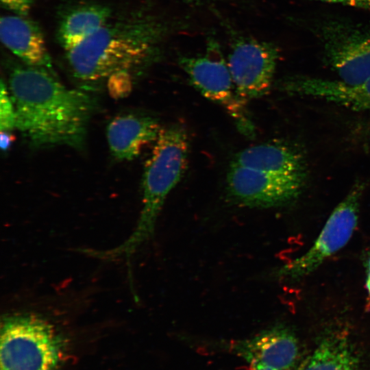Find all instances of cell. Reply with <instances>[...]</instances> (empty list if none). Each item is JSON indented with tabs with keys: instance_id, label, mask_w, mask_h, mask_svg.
Here are the masks:
<instances>
[{
	"instance_id": "cell-1",
	"label": "cell",
	"mask_w": 370,
	"mask_h": 370,
	"mask_svg": "<svg viewBox=\"0 0 370 370\" xmlns=\"http://www.w3.org/2000/svg\"><path fill=\"white\" fill-rule=\"evenodd\" d=\"M47 70L26 65L11 71L8 90L16 128L35 148H81L96 103L88 94L65 86Z\"/></svg>"
},
{
	"instance_id": "cell-2",
	"label": "cell",
	"mask_w": 370,
	"mask_h": 370,
	"mask_svg": "<svg viewBox=\"0 0 370 370\" xmlns=\"http://www.w3.org/2000/svg\"><path fill=\"white\" fill-rule=\"evenodd\" d=\"M162 27L153 18L139 14L111 19L91 36L66 51L74 75L96 82L130 71L152 55Z\"/></svg>"
},
{
	"instance_id": "cell-3",
	"label": "cell",
	"mask_w": 370,
	"mask_h": 370,
	"mask_svg": "<svg viewBox=\"0 0 370 370\" xmlns=\"http://www.w3.org/2000/svg\"><path fill=\"white\" fill-rule=\"evenodd\" d=\"M188 148V135L183 125L174 123L161 128L145 165L143 206L136 225L130 236L119 246L97 251V258H129L153 236L165 199L186 170Z\"/></svg>"
},
{
	"instance_id": "cell-4",
	"label": "cell",
	"mask_w": 370,
	"mask_h": 370,
	"mask_svg": "<svg viewBox=\"0 0 370 370\" xmlns=\"http://www.w3.org/2000/svg\"><path fill=\"white\" fill-rule=\"evenodd\" d=\"M60 340L52 326L36 316L5 317L1 331V370H53Z\"/></svg>"
},
{
	"instance_id": "cell-5",
	"label": "cell",
	"mask_w": 370,
	"mask_h": 370,
	"mask_svg": "<svg viewBox=\"0 0 370 370\" xmlns=\"http://www.w3.org/2000/svg\"><path fill=\"white\" fill-rule=\"evenodd\" d=\"M313 29L324 60L341 81L358 84L370 78V27L326 18L317 21Z\"/></svg>"
},
{
	"instance_id": "cell-6",
	"label": "cell",
	"mask_w": 370,
	"mask_h": 370,
	"mask_svg": "<svg viewBox=\"0 0 370 370\" xmlns=\"http://www.w3.org/2000/svg\"><path fill=\"white\" fill-rule=\"evenodd\" d=\"M365 187L362 182L355 183L333 210L312 246L279 269L278 275L280 278L299 280L314 271L346 245L358 224L360 203Z\"/></svg>"
},
{
	"instance_id": "cell-7",
	"label": "cell",
	"mask_w": 370,
	"mask_h": 370,
	"mask_svg": "<svg viewBox=\"0 0 370 370\" xmlns=\"http://www.w3.org/2000/svg\"><path fill=\"white\" fill-rule=\"evenodd\" d=\"M180 65L192 84L206 97L221 106L240 131L251 136L254 126L238 95L227 62L218 44L210 42L203 56L182 57Z\"/></svg>"
},
{
	"instance_id": "cell-8",
	"label": "cell",
	"mask_w": 370,
	"mask_h": 370,
	"mask_svg": "<svg viewBox=\"0 0 370 370\" xmlns=\"http://www.w3.org/2000/svg\"><path fill=\"white\" fill-rule=\"evenodd\" d=\"M306 180L230 164L227 189L230 197L241 206L269 208L286 205L297 198Z\"/></svg>"
},
{
	"instance_id": "cell-9",
	"label": "cell",
	"mask_w": 370,
	"mask_h": 370,
	"mask_svg": "<svg viewBox=\"0 0 370 370\" xmlns=\"http://www.w3.org/2000/svg\"><path fill=\"white\" fill-rule=\"evenodd\" d=\"M278 58L273 44L243 38L233 45L227 63L237 92L245 102L267 94Z\"/></svg>"
},
{
	"instance_id": "cell-10",
	"label": "cell",
	"mask_w": 370,
	"mask_h": 370,
	"mask_svg": "<svg viewBox=\"0 0 370 370\" xmlns=\"http://www.w3.org/2000/svg\"><path fill=\"white\" fill-rule=\"evenodd\" d=\"M232 349L251 364L262 363L280 370L290 369L295 365L298 354L295 336L291 330L281 325L237 341Z\"/></svg>"
},
{
	"instance_id": "cell-11",
	"label": "cell",
	"mask_w": 370,
	"mask_h": 370,
	"mask_svg": "<svg viewBox=\"0 0 370 370\" xmlns=\"http://www.w3.org/2000/svg\"><path fill=\"white\" fill-rule=\"evenodd\" d=\"M281 88L292 95L322 99L355 111L370 110V78L350 84L341 79L296 75L285 79Z\"/></svg>"
},
{
	"instance_id": "cell-12",
	"label": "cell",
	"mask_w": 370,
	"mask_h": 370,
	"mask_svg": "<svg viewBox=\"0 0 370 370\" xmlns=\"http://www.w3.org/2000/svg\"><path fill=\"white\" fill-rule=\"evenodd\" d=\"M0 37L2 43L26 65L47 69L51 67L42 32L38 23L27 16H1Z\"/></svg>"
},
{
	"instance_id": "cell-13",
	"label": "cell",
	"mask_w": 370,
	"mask_h": 370,
	"mask_svg": "<svg viewBox=\"0 0 370 370\" xmlns=\"http://www.w3.org/2000/svg\"><path fill=\"white\" fill-rule=\"evenodd\" d=\"M231 164L270 173L306 177V160L297 149L281 143H267L245 148Z\"/></svg>"
},
{
	"instance_id": "cell-14",
	"label": "cell",
	"mask_w": 370,
	"mask_h": 370,
	"mask_svg": "<svg viewBox=\"0 0 370 370\" xmlns=\"http://www.w3.org/2000/svg\"><path fill=\"white\" fill-rule=\"evenodd\" d=\"M162 127L152 117L125 114L108 124L106 137L112 156L120 160L137 157L143 147L156 141Z\"/></svg>"
},
{
	"instance_id": "cell-15",
	"label": "cell",
	"mask_w": 370,
	"mask_h": 370,
	"mask_svg": "<svg viewBox=\"0 0 370 370\" xmlns=\"http://www.w3.org/2000/svg\"><path fill=\"white\" fill-rule=\"evenodd\" d=\"M111 8L97 3L77 5L60 17L57 39L60 46L69 51L91 36L112 18Z\"/></svg>"
},
{
	"instance_id": "cell-16",
	"label": "cell",
	"mask_w": 370,
	"mask_h": 370,
	"mask_svg": "<svg viewBox=\"0 0 370 370\" xmlns=\"http://www.w3.org/2000/svg\"><path fill=\"white\" fill-rule=\"evenodd\" d=\"M359 362L342 334L325 337L299 370H360Z\"/></svg>"
},
{
	"instance_id": "cell-17",
	"label": "cell",
	"mask_w": 370,
	"mask_h": 370,
	"mask_svg": "<svg viewBox=\"0 0 370 370\" xmlns=\"http://www.w3.org/2000/svg\"><path fill=\"white\" fill-rule=\"evenodd\" d=\"M1 131H10L16 128V112L8 88L3 80L1 82L0 99Z\"/></svg>"
},
{
	"instance_id": "cell-18",
	"label": "cell",
	"mask_w": 370,
	"mask_h": 370,
	"mask_svg": "<svg viewBox=\"0 0 370 370\" xmlns=\"http://www.w3.org/2000/svg\"><path fill=\"white\" fill-rule=\"evenodd\" d=\"M35 0H1V5L17 15L27 16Z\"/></svg>"
},
{
	"instance_id": "cell-19",
	"label": "cell",
	"mask_w": 370,
	"mask_h": 370,
	"mask_svg": "<svg viewBox=\"0 0 370 370\" xmlns=\"http://www.w3.org/2000/svg\"><path fill=\"white\" fill-rule=\"evenodd\" d=\"M327 3H338L370 11V0H316Z\"/></svg>"
},
{
	"instance_id": "cell-20",
	"label": "cell",
	"mask_w": 370,
	"mask_h": 370,
	"mask_svg": "<svg viewBox=\"0 0 370 370\" xmlns=\"http://www.w3.org/2000/svg\"><path fill=\"white\" fill-rule=\"evenodd\" d=\"M14 140V136L10 133V131H1V148L6 151L10 147Z\"/></svg>"
},
{
	"instance_id": "cell-21",
	"label": "cell",
	"mask_w": 370,
	"mask_h": 370,
	"mask_svg": "<svg viewBox=\"0 0 370 370\" xmlns=\"http://www.w3.org/2000/svg\"><path fill=\"white\" fill-rule=\"evenodd\" d=\"M365 286L368 292L369 296H370V254L367 258L366 262V281Z\"/></svg>"
},
{
	"instance_id": "cell-22",
	"label": "cell",
	"mask_w": 370,
	"mask_h": 370,
	"mask_svg": "<svg viewBox=\"0 0 370 370\" xmlns=\"http://www.w3.org/2000/svg\"><path fill=\"white\" fill-rule=\"evenodd\" d=\"M251 365L252 370H280L276 368L259 362L252 363Z\"/></svg>"
},
{
	"instance_id": "cell-23",
	"label": "cell",
	"mask_w": 370,
	"mask_h": 370,
	"mask_svg": "<svg viewBox=\"0 0 370 370\" xmlns=\"http://www.w3.org/2000/svg\"><path fill=\"white\" fill-rule=\"evenodd\" d=\"M362 130L364 133V135L366 136L367 140L370 142V122H368L367 124H365L362 126Z\"/></svg>"
}]
</instances>
